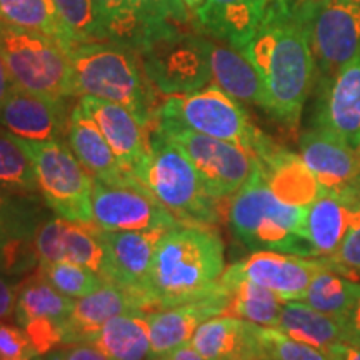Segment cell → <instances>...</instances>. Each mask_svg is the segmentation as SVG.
Segmentation results:
<instances>
[{
  "instance_id": "cell-47",
  "label": "cell",
  "mask_w": 360,
  "mask_h": 360,
  "mask_svg": "<svg viewBox=\"0 0 360 360\" xmlns=\"http://www.w3.org/2000/svg\"><path fill=\"white\" fill-rule=\"evenodd\" d=\"M160 360H205L202 355L193 349V345L188 342V344L180 345V347L174 349L172 352H169L164 357H159Z\"/></svg>"
},
{
  "instance_id": "cell-8",
  "label": "cell",
  "mask_w": 360,
  "mask_h": 360,
  "mask_svg": "<svg viewBox=\"0 0 360 360\" xmlns=\"http://www.w3.org/2000/svg\"><path fill=\"white\" fill-rule=\"evenodd\" d=\"M0 57L17 87L47 97H77L69 53L47 35L0 20Z\"/></svg>"
},
{
  "instance_id": "cell-52",
  "label": "cell",
  "mask_w": 360,
  "mask_h": 360,
  "mask_svg": "<svg viewBox=\"0 0 360 360\" xmlns=\"http://www.w3.org/2000/svg\"><path fill=\"white\" fill-rule=\"evenodd\" d=\"M347 2H352V4H357V6H360V0H347Z\"/></svg>"
},
{
  "instance_id": "cell-50",
  "label": "cell",
  "mask_w": 360,
  "mask_h": 360,
  "mask_svg": "<svg viewBox=\"0 0 360 360\" xmlns=\"http://www.w3.org/2000/svg\"><path fill=\"white\" fill-rule=\"evenodd\" d=\"M182 2L186 4V7L188 8V11H191L193 15H195V12L199 11V7L205 2V0H182Z\"/></svg>"
},
{
  "instance_id": "cell-17",
  "label": "cell",
  "mask_w": 360,
  "mask_h": 360,
  "mask_svg": "<svg viewBox=\"0 0 360 360\" xmlns=\"http://www.w3.org/2000/svg\"><path fill=\"white\" fill-rule=\"evenodd\" d=\"M79 103L101 129L125 172L139 180L150 152V130L143 127L132 112L115 102L84 96Z\"/></svg>"
},
{
  "instance_id": "cell-4",
  "label": "cell",
  "mask_w": 360,
  "mask_h": 360,
  "mask_svg": "<svg viewBox=\"0 0 360 360\" xmlns=\"http://www.w3.org/2000/svg\"><path fill=\"white\" fill-rule=\"evenodd\" d=\"M309 207L289 205L274 195L257 164L249 180L232 195L231 231L247 249L317 257L307 233Z\"/></svg>"
},
{
  "instance_id": "cell-9",
  "label": "cell",
  "mask_w": 360,
  "mask_h": 360,
  "mask_svg": "<svg viewBox=\"0 0 360 360\" xmlns=\"http://www.w3.org/2000/svg\"><path fill=\"white\" fill-rule=\"evenodd\" d=\"M19 142L32 160L45 205L57 217L94 225V179L72 152L69 143L64 141L35 142L25 139H19Z\"/></svg>"
},
{
  "instance_id": "cell-37",
  "label": "cell",
  "mask_w": 360,
  "mask_h": 360,
  "mask_svg": "<svg viewBox=\"0 0 360 360\" xmlns=\"http://www.w3.org/2000/svg\"><path fill=\"white\" fill-rule=\"evenodd\" d=\"M37 272L53 289L70 299H82L107 283L97 272L72 262H40Z\"/></svg>"
},
{
  "instance_id": "cell-6",
  "label": "cell",
  "mask_w": 360,
  "mask_h": 360,
  "mask_svg": "<svg viewBox=\"0 0 360 360\" xmlns=\"http://www.w3.org/2000/svg\"><path fill=\"white\" fill-rule=\"evenodd\" d=\"M157 120H169L195 132L236 143L250 152L255 159L274 141L252 124L242 102L215 84L186 96L164 97L157 109Z\"/></svg>"
},
{
  "instance_id": "cell-39",
  "label": "cell",
  "mask_w": 360,
  "mask_h": 360,
  "mask_svg": "<svg viewBox=\"0 0 360 360\" xmlns=\"http://www.w3.org/2000/svg\"><path fill=\"white\" fill-rule=\"evenodd\" d=\"M260 339L269 360H330L323 350L292 339L276 327H260Z\"/></svg>"
},
{
  "instance_id": "cell-51",
  "label": "cell",
  "mask_w": 360,
  "mask_h": 360,
  "mask_svg": "<svg viewBox=\"0 0 360 360\" xmlns=\"http://www.w3.org/2000/svg\"><path fill=\"white\" fill-rule=\"evenodd\" d=\"M40 360H60V357H58L57 350H52V352L42 355V357H40Z\"/></svg>"
},
{
  "instance_id": "cell-21",
  "label": "cell",
  "mask_w": 360,
  "mask_h": 360,
  "mask_svg": "<svg viewBox=\"0 0 360 360\" xmlns=\"http://www.w3.org/2000/svg\"><path fill=\"white\" fill-rule=\"evenodd\" d=\"M314 127L360 147V53L321 84Z\"/></svg>"
},
{
  "instance_id": "cell-30",
  "label": "cell",
  "mask_w": 360,
  "mask_h": 360,
  "mask_svg": "<svg viewBox=\"0 0 360 360\" xmlns=\"http://www.w3.org/2000/svg\"><path fill=\"white\" fill-rule=\"evenodd\" d=\"M220 282L231 299L227 315H236L262 327L277 328L283 305L281 297L267 287L245 278L233 267V264L224 270Z\"/></svg>"
},
{
  "instance_id": "cell-42",
  "label": "cell",
  "mask_w": 360,
  "mask_h": 360,
  "mask_svg": "<svg viewBox=\"0 0 360 360\" xmlns=\"http://www.w3.org/2000/svg\"><path fill=\"white\" fill-rule=\"evenodd\" d=\"M330 260H334L335 264H339L345 270H349L350 274H354L355 277L360 274V224L354 225L349 229V232L345 233L344 240Z\"/></svg>"
},
{
  "instance_id": "cell-16",
  "label": "cell",
  "mask_w": 360,
  "mask_h": 360,
  "mask_svg": "<svg viewBox=\"0 0 360 360\" xmlns=\"http://www.w3.org/2000/svg\"><path fill=\"white\" fill-rule=\"evenodd\" d=\"M72 98L47 97L15 87L0 107V125L25 141L47 142L67 137Z\"/></svg>"
},
{
  "instance_id": "cell-7",
  "label": "cell",
  "mask_w": 360,
  "mask_h": 360,
  "mask_svg": "<svg viewBox=\"0 0 360 360\" xmlns=\"http://www.w3.org/2000/svg\"><path fill=\"white\" fill-rule=\"evenodd\" d=\"M207 39L197 24L179 25L157 35L137 53L160 97L186 96L212 84Z\"/></svg>"
},
{
  "instance_id": "cell-25",
  "label": "cell",
  "mask_w": 360,
  "mask_h": 360,
  "mask_svg": "<svg viewBox=\"0 0 360 360\" xmlns=\"http://www.w3.org/2000/svg\"><path fill=\"white\" fill-rule=\"evenodd\" d=\"M65 139L72 152L85 170L92 175V179L110 184V186H139L141 184L129 172H125L101 129L80 107V103L74 105L70 112Z\"/></svg>"
},
{
  "instance_id": "cell-31",
  "label": "cell",
  "mask_w": 360,
  "mask_h": 360,
  "mask_svg": "<svg viewBox=\"0 0 360 360\" xmlns=\"http://www.w3.org/2000/svg\"><path fill=\"white\" fill-rule=\"evenodd\" d=\"M112 360H150V330L147 310L115 315L94 340Z\"/></svg>"
},
{
  "instance_id": "cell-35",
  "label": "cell",
  "mask_w": 360,
  "mask_h": 360,
  "mask_svg": "<svg viewBox=\"0 0 360 360\" xmlns=\"http://www.w3.org/2000/svg\"><path fill=\"white\" fill-rule=\"evenodd\" d=\"M0 20L47 35L67 52L72 49L69 35L58 20L53 0H0Z\"/></svg>"
},
{
  "instance_id": "cell-45",
  "label": "cell",
  "mask_w": 360,
  "mask_h": 360,
  "mask_svg": "<svg viewBox=\"0 0 360 360\" xmlns=\"http://www.w3.org/2000/svg\"><path fill=\"white\" fill-rule=\"evenodd\" d=\"M340 326H342V334L345 332H360V283L357 289V295H355L354 305L350 307L345 317L340 319Z\"/></svg>"
},
{
  "instance_id": "cell-20",
  "label": "cell",
  "mask_w": 360,
  "mask_h": 360,
  "mask_svg": "<svg viewBox=\"0 0 360 360\" xmlns=\"http://www.w3.org/2000/svg\"><path fill=\"white\" fill-rule=\"evenodd\" d=\"M164 232L167 231L114 232L98 229L110 265V283L137 295L147 312H150L147 300L150 265Z\"/></svg>"
},
{
  "instance_id": "cell-48",
  "label": "cell",
  "mask_w": 360,
  "mask_h": 360,
  "mask_svg": "<svg viewBox=\"0 0 360 360\" xmlns=\"http://www.w3.org/2000/svg\"><path fill=\"white\" fill-rule=\"evenodd\" d=\"M17 85L13 82L11 72H8L6 62H4V58L0 57V107H2V103L6 102V98L11 96V92L13 89H15Z\"/></svg>"
},
{
  "instance_id": "cell-54",
  "label": "cell",
  "mask_w": 360,
  "mask_h": 360,
  "mask_svg": "<svg viewBox=\"0 0 360 360\" xmlns=\"http://www.w3.org/2000/svg\"><path fill=\"white\" fill-rule=\"evenodd\" d=\"M150 360H160V359H159V357H155V359H150Z\"/></svg>"
},
{
  "instance_id": "cell-43",
  "label": "cell",
  "mask_w": 360,
  "mask_h": 360,
  "mask_svg": "<svg viewBox=\"0 0 360 360\" xmlns=\"http://www.w3.org/2000/svg\"><path fill=\"white\" fill-rule=\"evenodd\" d=\"M60 360H112L94 342H80V344L64 345L57 349Z\"/></svg>"
},
{
  "instance_id": "cell-53",
  "label": "cell",
  "mask_w": 360,
  "mask_h": 360,
  "mask_svg": "<svg viewBox=\"0 0 360 360\" xmlns=\"http://www.w3.org/2000/svg\"><path fill=\"white\" fill-rule=\"evenodd\" d=\"M40 357H42V355H39V357H34V359H29V360H40Z\"/></svg>"
},
{
  "instance_id": "cell-46",
  "label": "cell",
  "mask_w": 360,
  "mask_h": 360,
  "mask_svg": "<svg viewBox=\"0 0 360 360\" xmlns=\"http://www.w3.org/2000/svg\"><path fill=\"white\" fill-rule=\"evenodd\" d=\"M330 360H360V349L345 342H337L326 350Z\"/></svg>"
},
{
  "instance_id": "cell-44",
  "label": "cell",
  "mask_w": 360,
  "mask_h": 360,
  "mask_svg": "<svg viewBox=\"0 0 360 360\" xmlns=\"http://www.w3.org/2000/svg\"><path fill=\"white\" fill-rule=\"evenodd\" d=\"M19 285L20 282L15 277L0 272V321H7L13 315Z\"/></svg>"
},
{
  "instance_id": "cell-36",
  "label": "cell",
  "mask_w": 360,
  "mask_h": 360,
  "mask_svg": "<svg viewBox=\"0 0 360 360\" xmlns=\"http://www.w3.org/2000/svg\"><path fill=\"white\" fill-rule=\"evenodd\" d=\"M0 191L17 193V195H40L32 160L20 146L19 139L2 125H0Z\"/></svg>"
},
{
  "instance_id": "cell-28",
  "label": "cell",
  "mask_w": 360,
  "mask_h": 360,
  "mask_svg": "<svg viewBox=\"0 0 360 360\" xmlns=\"http://www.w3.org/2000/svg\"><path fill=\"white\" fill-rule=\"evenodd\" d=\"M207 53L212 72V84L219 85L224 92L237 98L238 102L255 105L264 112L267 110L262 79L244 53L212 37L207 39Z\"/></svg>"
},
{
  "instance_id": "cell-34",
  "label": "cell",
  "mask_w": 360,
  "mask_h": 360,
  "mask_svg": "<svg viewBox=\"0 0 360 360\" xmlns=\"http://www.w3.org/2000/svg\"><path fill=\"white\" fill-rule=\"evenodd\" d=\"M277 328L292 339L326 350L342 342V326L335 317L319 312L300 300L283 302Z\"/></svg>"
},
{
  "instance_id": "cell-23",
  "label": "cell",
  "mask_w": 360,
  "mask_h": 360,
  "mask_svg": "<svg viewBox=\"0 0 360 360\" xmlns=\"http://www.w3.org/2000/svg\"><path fill=\"white\" fill-rule=\"evenodd\" d=\"M260 327L236 315H217L197 327L191 344L205 360H269Z\"/></svg>"
},
{
  "instance_id": "cell-33",
  "label": "cell",
  "mask_w": 360,
  "mask_h": 360,
  "mask_svg": "<svg viewBox=\"0 0 360 360\" xmlns=\"http://www.w3.org/2000/svg\"><path fill=\"white\" fill-rule=\"evenodd\" d=\"M355 276L334 260L327 259L323 267L310 281L300 302L340 321L354 305L359 282Z\"/></svg>"
},
{
  "instance_id": "cell-24",
  "label": "cell",
  "mask_w": 360,
  "mask_h": 360,
  "mask_svg": "<svg viewBox=\"0 0 360 360\" xmlns=\"http://www.w3.org/2000/svg\"><path fill=\"white\" fill-rule=\"evenodd\" d=\"M257 162L265 184L285 204L310 207L327 193L300 154H294L276 141L269 143Z\"/></svg>"
},
{
  "instance_id": "cell-11",
  "label": "cell",
  "mask_w": 360,
  "mask_h": 360,
  "mask_svg": "<svg viewBox=\"0 0 360 360\" xmlns=\"http://www.w3.org/2000/svg\"><path fill=\"white\" fill-rule=\"evenodd\" d=\"M315 82L330 80L360 53V6L347 0H304Z\"/></svg>"
},
{
  "instance_id": "cell-13",
  "label": "cell",
  "mask_w": 360,
  "mask_h": 360,
  "mask_svg": "<svg viewBox=\"0 0 360 360\" xmlns=\"http://www.w3.org/2000/svg\"><path fill=\"white\" fill-rule=\"evenodd\" d=\"M75 299L53 289L35 270L19 285L13 319L32 340L39 355L62 347L64 326Z\"/></svg>"
},
{
  "instance_id": "cell-14",
  "label": "cell",
  "mask_w": 360,
  "mask_h": 360,
  "mask_svg": "<svg viewBox=\"0 0 360 360\" xmlns=\"http://www.w3.org/2000/svg\"><path fill=\"white\" fill-rule=\"evenodd\" d=\"M40 195L0 191V272L17 277L37 270L35 233L49 217Z\"/></svg>"
},
{
  "instance_id": "cell-5",
  "label": "cell",
  "mask_w": 360,
  "mask_h": 360,
  "mask_svg": "<svg viewBox=\"0 0 360 360\" xmlns=\"http://www.w3.org/2000/svg\"><path fill=\"white\" fill-rule=\"evenodd\" d=\"M148 159L139 182L180 224L214 227L220 222V202L210 195L187 155L159 129L150 130Z\"/></svg>"
},
{
  "instance_id": "cell-18",
  "label": "cell",
  "mask_w": 360,
  "mask_h": 360,
  "mask_svg": "<svg viewBox=\"0 0 360 360\" xmlns=\"http://www.w3.org/2000/svg\"><path fill=\"white\" fill-rule=\"evenodd\" d=\"M229 304L231 299L219 278L217 287L202 299L148 312L152 359L164 357L180 345L188 344L202 322L227 315Z\"/></svg>"
},
{
  "instance_id": "cell-40",
  "label": "cell",
  "mask_w": 360,
  "mask_h": 360,
  "mask_svg": "<svg viewBox=\"0 0 360 360\" xmlns=\"http://www.w3.org/2000/svg\"><path fill=\"white\" fill-rule=\"evenodd\" d=\"M134 4L143 19L155 29L195 24L193 13L182 0H134Z\"/></svg>"
},
{
  "instance_id": "cell-3",
  "label": "cell",
  "mask_w": 360,
  "mask_h": 360,
  "mask_svg": "<svg viewBox=\"0 0 360 360\" xmlns=\"http://www.w3.org/2000/svg\"><path fill=\"white\" fill-rule=\"evenodd\" d=\"M75 96L124 105L147 130L155 129L159 92L148 82L141 58L112 42L75 44L69 52Z\"/></svg>"
},
{
  "instance_id": "cell-27",
  "label": "cell",
  "mask_w": 360,
  "mask_h": 360,
  "mask_svg": "<svg viewBox=\"0 0 360 360\" xmlns=\"http://www.w3.org/2000/svg\"><path fill=\"white\" fill-rule=\"evenodd\" d=\"M270 0H205L193 19L202 32L244 51Z\"/></svg>"
},
{
  "instance_id": "cell-1",
  "label": "cell",
  "mask_w": 360,
  "mask_h": 360,
  "mask_svg": "<svg viewBox=\"0 0 360 360\" xmlns=\"http://www.w3.org/2000/svg\"><path fill=\"white\" fill-rule=\"evenodd\" d=\"M242 53L262 79L269 114L295 132L315 84L304 0H270L254 37Z\"/></svg>"
},
{
  "instance_id": "cell-38",
  "label": "cell",
  "mask_w": 360,
  "mask_h": 360,
  "mask_svg": "<svg viewBox=\"0 0 360 360\" xmlns=\"http://www.w3.org/2000/svg\"><path fill=\"white\" fill-rule=\"evenodd\" d=\"M53 4L72 47L75 44L101 40V29L92 0H53Z\"/></svg>"
},
{
  "instance_id": "cell-22",
  "label": "cell",
  "mask_w": 360,
  "mask_h": 360,
  "mask_svg": "<svg viewBox=\"0 0 360 360\" xmlns=\"http://www.w3.org/2000/svg\"><path fill=\"white\" fill-rule=\"evenodd\" d=\"M326 257H302L282 252L259 250L233 264L249 281L267 287L283 302L302 300L310 281L326 265Z\"/></svg>"
},
{
  "instance_id": "cell-19",
  "label": "cell",
  "mask_w": 360,
  "mask_h": 360,
  "mask_svg": "<svg viewBox=\"0 0 360 360\" xmlns=\"http://www.w3.org/2000/svg\"><path fill=\"white\" fill-rule=\"evenodd\" d=\"M299 150L326 192L344 193L360 184V147L312 127L300 135Z\"/></svg>"
},
{
  "instance_id": "cell-26",
  "label": "cell",
  "mask_w": 360,
  "mask_h": 360,
  "mask_svg": "<svg viewBox=\"0 0 360 360\" xmlns=\"http://www.w3.org/2000/svg\"><path fill=\"white\" fill-rule=\"evenodd\" d=\"M130 310H146V307L137 295L124 287L110 282L103 283L98 290L75 300L64 326L62 347L80 342H94L101 328L112 317Z\"/></svg>"
},
{
  "instance_id": "cell-32",
  "label": "cell",
  "mask_w": 360,
  "mask_h": 360,
  "mask_svg": "<svg viewBox=\"0 0 360 360\" xmlns=\"http://www.w3.org/2000/svg\"><path fill=\"white\" fill-rule=\"evenodd\" d=\"M352 209L339 193H323L309 207L307 233L317 257L330 259L350 229Z\"/></svg>"
},
{
  "instance_id": "cell-49",
  "label": "cell",
  "mask_w": 360,
  "mask_h": 360,
  "mask_svg": "<svg viewBox=\"0 0 360 360\" xmlns=\"http://www.w3.org/2000/svg\"><path fill=\"white\" fill-rule=\"evenodd\" d=\"M342 342L360 349V332H345V334H342Z\"/></svg>"
},
{
  "instance_id": "cell-41",
  "label": "cell",
  "mask_w": 360,
  "mask_h": 360,
  "mask_svg": "<svg viewBox=\"0 0 360 360\" xmlns=\"http://www.w3.org/2000/svg\"><path fill=\"white\" fill-rule=\"evenodd\" d=\"M39 357L32 340L19 323L0 321V360H29Z\"/></svg>"
},
{
  "instance_id": "cell-12",
  "label": "cell",
  "mask_w": 360,
  "mask_h": 360,
  "mask_svg": "<svg viewBox=\"0 0 360 360\" xmlns=\"http://www.w3.org/2000/svg\"><path fill=\"white\" fill-rule=\"evenodd\" d=\"M94 225L102 231H169L180 222L141 186H110L94 179Z\"/></svg>"
},
{
  "instance_id": "cell-29",
  "label": "cell",
  "mask_w": 360,
  "mask_h": 360,
  "mask_svg": "<svg viewBox=\"0 0 360 360\" xmlns=\"http://www.w3.org/2000/svg\"><path fill=\"white\" fill-rule=\"evenodd\" d=\"M102 42H112L135 53L142 51L155 35L165 29H155L143 19L134 0H92Z\"/></svg>"
},
{
  "instance_id": "cell-10",
  "label": "cell",
  "mask_w": 360,
  "mask_h": 360,
  "mask_svg": "<svg viewBox=\"0 0 360 360\" xmlns=\"http://www.w3.org/2000/svg\"><path fill=\"white\" fill-rule=\"evenodd\" d=\"M155 127L187 155L199 172L207 192L219 200L232 197L249 180L259 164L250 152L236 143L195 132L180 124L157 120Z\"/></svg>"
},
{
  "instance_id": "cell-2",
  "label": "cell",
  "mask_w": 360,
  "mask_h": 360,
  "mask_svg": "<svg viewBox=\"0 0 360 360\" xmlns=\"http://www.w3.org/2000/svg\"><path fill=\"white\" fill-rule=\"evenodd\" d=\"M224 270V242L212 227L180 224L169 229L150 265L148 309H169L209 295Z\"/></svg>"
},
{
  "instance_id": "cell-15",
  "label": "cell",
  "mask_w": 360,
  "mask_h": 360,
  "mask_svg": "<svg viewBox=\"0 0 360 360\" xmlns=\"http://www.w3.org/2000/svg\"><path fill=\"white\" fill-rule=\"evenodd\" d=\"M35 252L40 262H72L97 272L110 282V265L98 227L47 217L35 233Z\"/></svg>"
}]
</instances>
